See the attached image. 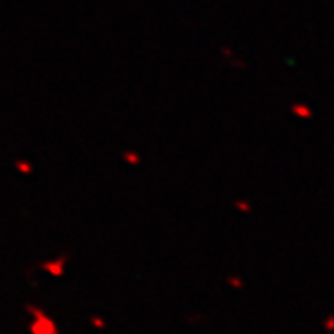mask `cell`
Instances as JSON below:
<instances>
[{"label": "cell", "mask_w": 334, "mask_h": 334, "mask_svg": "<svg viewBox=\"0 0 334 334\" xmlns=\"http://www.w3.org/2000/svg\"><path fill=\"white\" fill-rule=\"evenodd\" d=\"M30 312L34 314V318H36V321L32 323V334H58L54 321L50 318H47L41 310L30 307Z\"/></svg>", "instance_id": "1"}, {"label": "cell", "mask_w": 334, "mask_h": 334, "mask_svg": "<svg viewBox=\"0 0 334 334\" xmlns=\"http://www.w3.org/2000/svg\"><path fill=\"white\" fill-rule=\"evenodd\" d=\"M63 262H65V258H62V260L58 262V264H45V269H48V271H52L54 275H62L63 273V269H62V266H63Z\"/></svg>", "instance_id": "2"}, {"label": "cell", "mask_w": 334, "mask_h": 334, "mask_svg": "<svg viewBox=\"0 0 334 334\" xmlns=\"http://www.w3.org/2000/svg\"><path fill=\"white\" fill-rule=\"evenodd\" d=\"M293 112H295V114H301V115H304V117H310V115H312V112L308 110L307 106H304V108H299V106H295V108H293Z\"/></svg>", "instance_id": "3"}, {"label": "cell", "mask_w": 334, "mask_h": 334, "mask_svg": "<svg viewBox=\"0 0 334 334\" xmlns=\"http://www.w3.org/2000/svg\"><path fill=\"white\" fill-rule=\"evenodd\" d=\"M17 167H19V171H24V173H30V169H32L30 165H26V162H19Z\"/></svg>", "instance_id": "4"}]
</instances>
